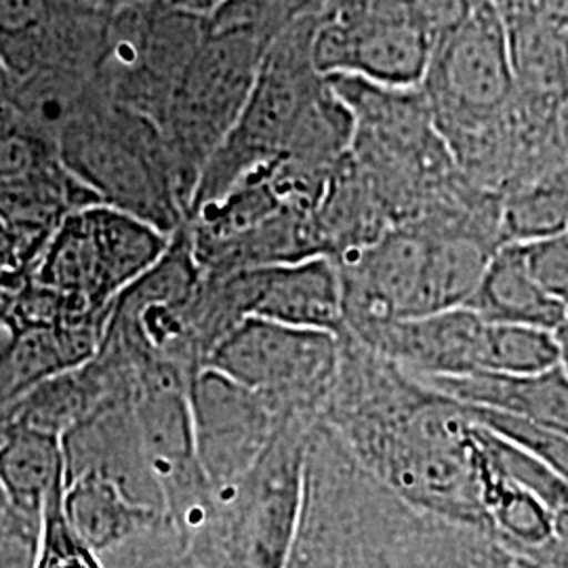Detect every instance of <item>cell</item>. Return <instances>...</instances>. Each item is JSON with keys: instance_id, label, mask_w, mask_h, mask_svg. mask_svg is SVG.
Masks as SVG:
<instances>
[{"instance_id": "cell-42", "label": "cell", "mask_w": 568, "mask_h": 568, "mask_svg": "<svg viewBox=\"0 0 568 568\" xmlns=\"http://www.w3.org/2000/svg\"><path fill=\"white\" fill-rule=\"evenodd\" d=\"M567 234H568V232H567Z\"/></svg>"}, {"instance_id": "cell-20", "label": "cell", "mask_w": 568, "mask_h": 568, "mask_svg": "<svg viewBox=\"0 0 568 568\" xmlns=\"http://www.w3.org/2000/svg\"><path fill=\"white\" fill-rule=\"evenodd\" d=\"M63 483L61 440L28 427L9 429L0 447V487L13 508L42 514L53 488Z\"/></svg>"}, {"instance_id": "cell-6", "label": "cell", "mask_w": 568, "mask_h": 568, "mask_svg": "<svg viewBox=\"0 0 568 568\" xmlns=\"http://www.w3.org/2000/svg\"><path fill=\"white\" fill-rule=\"evenodd\" d=\"M63 169L100 204L173 234L185 206L159 124L142 112L93 95L58 135Z\"/></svg>"}, {"instance_id": "cell-28", "label": "cell", "mask_w": 568, "mask_h": 568, "mask_svg": "<svg viewBox=\"0 0 568 568\" xmlns=\"http://www.w3.org/2000/svg\"><path fill=\"white\" fill-rule=\"evenodd\" d=\"M516 244L530 276L568 312V234Z\"/></svg>"}, {"instance_id": "cell-7", "label": "cell", "mask_w": 568, "mask_h": 568, "mask_svg": "<svg viewBox=\"0 0 568 568\" xmlns=\"http://www.w3.org/2000/svg\"><path fill=\"white\" fill-rule=\"evenodd\" d=\"M419 89L457 169H466L497 138L516 103L506 28L488 0L434 41Z\"/></svg>"}, {"instance_id": "cell-2", "label": "cell", "mask_w": 568, "mask_h": 568, "mask_svg": "<svg viewBox=\"0 0 568 568\" xmlns=\"http://www.w3.org/2000/svg\"><path fill=\"white\" fill-rule=\"evenodd\" d=\"M314 18L293 21L270 44L239 121L204 164L187 215L265 164L297 161L333 169L347 154L354 121L333 84L314 68Z\"/></svg>"}, {"instance_id": "cell-13", "label": "cell", "mask_w": 568, "mask_h": 568, "mask_svg": "<svg viewBox=\"0 0 568 568\" xmlns=\"http://www.w3.org/2000/svg\"><path fill=\"white\" fill-rule=\"evenodd\" d=\"M63 485L82 474L112 480L143 508L164 516L163 493L143 453L133 403L108 406L61 436Z\"/></svg>"}, {"instance_id": "cell-32", "label": "cell", "mask_w": 568, "mask_h": 568, "mask_svg": "<svg viewBox=\"0 0 568 568\" xmlns=\"http://www.w3.org/2000/svg\"><path fill=\"white\" fill-rule=\"evenodd\" d=\"M537 13L568 53V0H537Z\"/></svg>"}, {"instance_id": "cell-10", "label": "cell", "mask_w": 568, "mask_h": 568, "mask_svg": "<svg viewBox=\"0 0 568 568\" xmlns=\"http://www.w3.org/2000/svg\"><path fill=\"white\" fill-rule=\"evenodd\" d=\"M171 234L105 204L70 213L47 243L30 276L110 314L114 300L159 262Z\"/></svg>"}, {"instance_id": "cell-15", "label": "cell", "mask_w": 568, "mask_h": 568, "mask_svg": "<svg viewBox=\"0 0 568 568\" xmlns=\"http://www.w3.org/2000/svg\"><path fill=\"white\" fill-rule=\"evenodd\" d=\"M422 382L457 403L495 408L568 436V375L560 365L525 377L480 371L467 377H426Z\"/></svg>"}, {"instance_id": "cell-40", "label": "cell", "mask_w": 568, "mask_h": 568, "mask_svg": "<svg viewBox=\"0 0 568 568\" xmlns=\"http://www.w3.org/2000/svg\"><path fill=\"white\" fill-rule=\"evenodd\" d=\"M9 429H11V424H9V417L0 415V447H2V443L7 440V436H9Z\"/></svg>"}, {"instance_id": "cell-12", "label": "cell", "mask_w": 568, "mask_h": 568, "mask_svg": "<svg viewBox=\"0 0 568 568\" xmlns=\"http://www.w3.org/2000/svg\"><path fill=\"white\" fill-rule=\"evenodd\" d=\"M190 408L199 464L213 490L239 483L286 424L262 394L213 368L194 379Z\"/></svg>"}, {"instance_id": "cell-4", "label": "cell", "mask_w": 568, "mask_h": 568, "mask_svg": "<svg viewBox=\"0 0 568 568\" xmlns=\"http://www.w3.org/2000/svg\"><path fill=\"white\" fill-rule=\"evenodd\" d=\"M417 518V509L318 422L307 436L302 509L286 568H394Z\"/></svg>"}, {"instance_id": "cell-23", "label": "cell", "mask_w": 568, "mask_h": 568, "mask_svg": "<svg viewBox=\"0 0 568 568\" xmlns=\"http://www.w3.org/2000/svg\"><path fill=\"white\" fill-rule=\"evenodd\" d=\"M474 436L480 453L495 471H499L516 487L525 488L530 495L541 499L551 511L567 508V483L560 480L541 459L528 453L527 448L518 447L508 438L478 424H474Z\"/></svg>"}, {"instance_id": "cell-30", "label": "cell", "mask_w": 568, "mask_h": 568, "mask_svg": "<svg viewBox=\"0 0 568 568\" xmlns=\"http://www.w3.org/2000/svg\"><path fill=\"white\" fill-rule=\"evenodd\" d=\"M478 2L480 0H422L436 39L457 28L476 9Z\"/></svg>"}, {"instance_id": "cell-8", "label": "cell", "mask_w": 568, "mask_h": 568, "mask_svg": "<svg viewBox=\"0 0 568 568\" xmlns=\"http://www.w3.org/2000/svg\"><path fill=\"white\" fill-rule=\"evenodd\" d=\"M316 424H283L239 483L213 490L209 528L192 541L209 544L227 568H286L302 509L307 436Z\"/></svg>"}, {"instance_id": "cell-26", "label": "cell", "mask_w": 568, "mask_h": 568, "mask_svg": "<svg viewBox=\"0 0 568 568\" xmlns=\"http://www.w3.org/2000/svg\"><path fill=\"white\" fill-rule=\"evenodd\" d=\"M61 495L63 483L53 488L44 501L41 548L34 568H105L102 556L82 544L79 535L68 525Z\"/></svg>"}, {"instance_id": "cell-37", "label": "cell", "mask_w": 568, "mask_h": 568, "mask_svg": "<svg viewBox=\"0 0 568 568\" xmlns=\"http://www.w3.org/2000/svg\"><path fill=\"white\" fill-rule=\"evenodd\" d=\"M554 541L568 548V506L554 511Z\"/></svg>"}, {"instance_id": "cell-34", "label": "cell", "mask_w": 568, "mask_h": 568, "mask_svg": "<svg viewBox=\"0 0 568 568\" xmlns=\"http://www.w3.org/2000/svg\"><path fill=\"white\" fill-rule=\"evenodd\" d=\"M560 145H562V163L558 164L546 178L568 190V102L565 103L562 114H560Z\"/></svg>"}, {"instance_id": "cell-39", "label": "cell", "mask_w": 568, "mask_h": 568, "mask_svg": "<svg viewBox=\"0 0 568 568\" xmlns=\"http://www.w3.org/2000/svg\"><path fill=\"white\" fill-rule=\"evenodd\" d=\"M95 4H100L103 11H114V9H119L122 4H126V2H131V0H93Z\"/></svg>"}, {"instance_id": "cell-31", "label": "cell", "mask_w": 568, "mask_h": 568, "mask_svg": "<svg viewBox=\"0 0 568 568\" xmlns=\"http://www.w3.org/2000/svg\"><path fill=\"white\" fill-rule=\"evenodd\" d=\"M520 568H568V548L558 541L527 549H509Z\"/></svg>"}, {"instance_id": "cell-1", "label": "cell", "mask_w": 568, "mask_h": 568, "mask_svg": "<svg viewBox=\"0 0 568 568\" xmlns=\"http://www.w3.org/2000/svg\"><path fill=\"white\" fill-rule=\"evenodd\" d=\"M321 422L410 508L490 530L474 466V422L462 403L345 331Z\"/></svg>"}, {"instance_id": "cell-9", "label": "cell", "mask_w": 568, "mask_h": 568, "mask_svg": "<svg viewBox=\"0 0 568 568\" xmlns=\"http://www.w3.org/2000/svg\"><path fill=\"white\" fill-rule=\"evenodd\" d=\"M422 0H326L310 53L323 77L384 87H419L434 49Z\"/></svg>"}, {"instance_id": "cell-43", "label": "cell", "mask_w": 568, "mask_h": 568, "mask_svg": "<svg viewBox=\"0 0 568 568\" xmlns=\"http://www.w3.org/2000/svg\"><path fill=\"white\" fill-rule=\"evenodd\" d=\"M518 568H520V567H518Z\"/></svg>"}, {"instance_id": "cell-27", "label": "cell", "mask_w": 568, "mask_h": 568, "mask_svg": "<svg viewBox=\"0 0 568 568\" xmlns=\"http://www.w3.org/2000/svg\"><path fill=\"white\" fill-rule=\"evenodd\" d=\"M183 539L166 520L102 554L105 568H175Z\"/></svg>"}, {"instance_id": "cell-38", "label": "cell", "mask_w": 568, "mask_h": 568, "mask_svg": "<svg viewBox=\"0 0 568 568\" xmlns=\"http://www.w3.org/2000/svg\"><path fill=\"white\" fill-rule=\"evenodd\" d=\"M293 9H295V13H300V16H314V13H318L323 7H325L326 0H286Z\"/></svg>"}, {"instance_id": "cell-18", "label": "cell", "mask_w": 568, "mask_h": 568, "mask_svg": "<svg viewBox=\"0 0 568 568\" xmlns=\"http://www.w3.org/2000/svg\"><path fill=\"white\" fill-rule=\"evenodd\" d=\"M394 568H518L490 530L422 514L406 535Z\"/></svg>"}, {"instance_id": "cell-21", "label": "cell", "mask_w": 568, "mask_h": 568, "mask_svg": "<svg viewBox=\"0 0 568 568\" xmlns=\"http://www.w3.org/2000/svg\"><path fill=\"white\" fill-rule=\"evenodd\" d=\"M560 365L554 331L525 325L487 323L483 339V373L525 377Z\"/></svg>"}, {"instance_id": "cell-22", "label": "cell", "mask_w": 568, "mask_h": 568, "mask_svg": "<svg viewBox=\"0 0 568 568\" xmlns=\"http://www.w3.org/2000/svg\"><path fill=\"white\" fill-rule=\"evenodd\" d=\"M568 232V190L551 180H539L504 196L501 239L532 243Z\"/></svg>"}, {"instance_id": "cell-16", "label": "cell", "mask_w": 568, "mask_h": 568, "mask_svg": "<svg viewBox=\"0 0 568 568\" xmlns=\"http://www.w3.org/2000/svg\"><path fill=\"white\" fill-rule=\"evenodd\" d=\"M61 506L82 544L100 556L156 527L164 518L163 514L135 504L119 485L95 474H82L63 485Z\"/></svg>"}, {"instance_id": "cell-5", "label": "cell", "mask_w": 568, "mask_h": 568, "mask_svg": "<svg viewBox=\"0 0 568 568\" xmlns=\"http://www.w3.org/2000/svg\"><path fill=\"white\" fill-rule=\"evenodd\" d=\"M326 79L354 121L347 156L392 227L426 217L467 182L419 87H384L349 77Z\"/></svg>"}, {"instance_id": "cell-25", "label": "cell", "mask_w": 568, "mask_h": 568, "mask_svg": "<svg viewBox=\"0 0 568 568\" xmlns=\"http://www.w3.org/2000/svg\"><path fill=\"white\" fill-rule=\"evenodd\" d=\"M462 406L474 424L487 427L518 447L527 448L528 453L541 459L560 480H565L568 485V436L546 427L535 426L520 417H514L487 406L464 405V403Z\"/></svg>"}, {"instance_id": "cell-41", "label": "cell", "mask_w": 568, "mask_h": 568, "mask_svg": "<svg viewBox=\"0 0 568 568\" xmlns=\"http://www.w3.org/2000/svg\"><path fill=\"white\" fill-rule=\"evenodd\" d=\"M7 508H9V499H7L4 488L0 487V520H2V516H4Z\"/></svg>"}, {"instance_id": "cell-11", "label": "cell", "mask_w": 568, "mask_h": 568, "mask_svg": "<svg viewBox=\"0 0 568 568\" xmlns=\"http://www.w3.org/2000/svg\"><path fill=\"white\" fill-rule=\"evenodd\" d=\"M206 368L262 394L284 422H321L339 368V335L248 318L211 352Z\"/></svg>"}, {"instance_id": "cell-14", "label": "cell", "mask_w": 568, "mask_h": 568, "mask_svg": "<svg viewBox=\"0 0 568 568\" xmlns=\"http://www.w3.org/2000/svg\"><path fill=\"white\" fill-rule=\"evenodd\" d=\"M485 326L469 307H455L396 321L361 344L419 379L467 377L480 373Z\"/></svg>"}, {"instance_id": "cell-29", "label": "cell", "mask_w": 568, "mask_h": 568, "mask_svg": "<svg viewBox=\"0 0 568 568\" xmlns=\"http://www.w3.org/2000/svg\"><path fill=\"white\" fill-rule=\"evenodd\" d=\"M41 535L42 514H30L9 504L0 520V568H34Z\"/></svg>"}, {"instance_id": "cell-36", "label": "cell", "mask_w": 568, "mask_h": 568, "mask_svg": "<svg viewBox=\"0 0 568 568\" xmlns=\"http://www.w3.org/2000/svg\"><path fill=\"white\" fill-rule=\"evenodd\" d=\"M554 337H556L558 352H560V366H562V371L568 375V312L565 321L554 331Z\"/></svg>"}, {"instance_id": "cell-24", "label": "cell", "mask_w": 568, "mask_h": 568, "mask_svg": "<svg viewBox=\"0 0 568 568\" xmlns=\"http://www.w3.org/2000/svg\"><path fill=\"white\" fill-rule=\"evenodd\" d=\"M58 140L9 112L0 119V182H16L60 169Z\"/></svg>"}, {"instance_id": "cell-17", "label": "cell", "mask_w": 568, "mask_h": 568, "mask_svg": "<svg viewBox=\"0 0 568 568\" xmlns=\"http://www.w3.org/2000/svg\"><path fill=\"white\" fill-rule=\"evenodd\" d=\"M466 307L487 323L546 331H556L567 316V310L530 276L516 243L499 246Z\"/></svg>"}, {"instance_id": "cell-33", "label": "cell", "mask_w": 568, "mask_h": 568, "mask_svg": "<svg viewBox=\"0 0 568 568\" xmlns=\"http://www.w3.org/2000/svg\"><path fill=\"white\" fill-rule=\"evenodd\" d=\"M164 2L180 9L183 13H190V16L206 20L209 16H213L217 9H222L224 4L232 2V0H164Z\"/></svg>"}, {"instance_id": "cell-3", "label": "cell", "mask_w": 568, "mask_h": 568, "mask_svg": "<svg viewBox=\"0 0 568 568\" xmlns=\"http://www.w3.org/2000/svg\"><path fill=\"white\" fill-rule=\"evenodd\" d=\"M300 18L286 0H232L204 20L203 39L156 121L185 217L204 164L239 121L270 44Z\"/></svg>"}, {"instance_id": "cell-19", "label": "cell", "mask_w": 568, "mask_h": 568, "mask_svg": "<svg viewBox=\"0 0 568 568\" xmlns=\"http://www.w3.org/2000/svg\"><path fill=\"white\" fill-rule=\"evenodd\" d=\"M474 466L493 535L508 549H527L554 541V511L525 488L495 471L474 436Z\"/></svg>"}, {"instance_id": "cell-35", "label": "cell", "mask_w": 568, "mask_h": 568, "mask_svg": "<svg viewBox=\"0 0 568 568\" xmlns=\"http://www.w3.org/2000/svg\"><path fill=\"white\" fill-rule=\"evenodd\" d=\"M13 93H16V79L4 65V61L0 60V119L11 112Z\"/></svg>"}]
</instances>
